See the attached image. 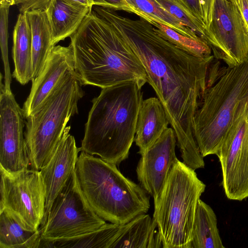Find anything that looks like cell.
Instances as JSON below:
<instances>
[{"instance_id":"16","label":"cell","mask_w":248,"mask_h":248,"mask_svg":"<svg viewBox=\"0 0 248 248\" xmlns=\"http://www.w3.org/2000/svg\"><path fill=\"white\" fill-rule=\"evenodd\" d=\"M92 9L72 0H50L45 11L53 45L70 37Z\"/></svg>"},{"instance_id":"5","label":"cell","mask_w":248,"mask_h":248,"mask_svg":"<svg viewBox=\"0 0 248 248\" xmlns=\"http://www.w3.org/2000/svg\"><path fill=\"white\" fill-rule=\"evenodd\" d=\"M205 185L195 170L178 159L155 198L153 219L164 248H192L197 205Z\"/></svg>"},{"instance_id":"13","label":"cell","mask_w":248,"mask_h":248,"mask_svg":"<svg viewBox=\"0 0 248 248\" xmlns=\"http://www.w3.org/2000/svg\"><path fill=\"white\" fill-rule=\"evenodd\" d=\"M177 143L174 130L168 127L160 137L141 155L136 172L141 186L153 198L161 191L175 162Z\"/></svg>"},{"instance_id":"19","label":"cell","mask_w":248,"mask_h":248,"mask_svg":"<svg viewBox=\"0 0 248 248\" xmlns=\"http://www.w3.org/2000/svg\"><path fill=\"white\" fill-rule=\"evenodd\" d=\"M13 58L14 70L12 76L22 85L33 80L32 35L26 12L20 13L13 31Z\"/></svg>"},{"instance_id":"29","label":"cell","mask_w":248,"mask_h":248,"mask_svg":"<svg viewBox=\"0 0 248 248\" xmlns=\"http://www.w3.org/2000/svg\"><path fill=\"white\" fill-rule=\"evenodd\" d=\"M50 0H15L20 13L31 10H45Z\"/></svg>"},{"instance_id":"2","label":"cell","mask_w":248,"mask_h":248,"mask_svg":"<svg viewBox=\"0 0 248 248\" xmlns=\"http://www.w3.org/2000/svg\"><path fill=\"white\" fill-rule=\"evenodd\" d=\"M70 39L75 70L82 85L103 89L135 81L142 88L147 82L139 58L93 9Z\"/></svg>"},{"instance_id":"17","label":"cell","mask_w":248,"mask_h":248,"mask_svg":"<svg viewBox=\"0 0 248 248\" xmlns=\"http://www.w3.org/2000/svg\"><path fill=\"white\" fill-rule=\"evenodd\" d=\"M169 122L159 99L151 97L143 100L136 124L134 141L140 155L160 137Z\"/></svg>"},{"instance_id":"27","label":"cell","mask_w":248,"mask_h":248,"mask_svg":"<svg viewBox=\"0 0 248 248\" xmlns=\"http://www.w3.org/2000/svg\"><path fill=\"white\" fill-rule=\"evenodd\" d=\"M155 0L184 26L206 41L205 25L193 16L179 0Z\"/></svg>"},{"instance_id":"10","label":"cell","mask_w":248,"mask_h":248,"mask_svg":"<svg viewBox=\"0 0 248 248\" xmlns=\"http://www.w3.org/2000/svg\"><path fill=\"white\" fill-rule=\"evenodd\" d=\"M206 41L215 59L232 67L248 58V28L239 8L228 0H213Z\"/></svg>"},{"instance_id":"11","label":"cell","mask_w":248,"mask_h":248,"mask_svg":"<svg viewBox=\"0 0 248 248\" xmlns=\"http://www.w3.org/2000/svg\"><path fill=\"white\" fill-rule=\"evenodd\" d=\"M216 155L226 197L239 201L248 198V98L239 105Z\"/></svg>"},{"instance_id":"4","label":"cell","mask_w":248,"mask_h":248,"mask_svg":"<svg viewBox=\"0 0 248 248\" xmlns=\"http://www.w3.org/2000/svg\"><path fill=\"white\" fill-rule=\"evenodd\" d=\"M75 174L89 205L105 221L125 224L150 208L146 191L124 176L114 164L81 151Z\"/></svg>"},{"instance_id":"30","label":"cell","mask_w":248,"mask_h":248,"mask_svg":"<svg viewBox=\"0 0 248 248\" xmlns=\"http://www.w3.org/2000/svg\"><path fill=\"white\" fill-rule=\"evenodd\" d=\"M179 0L186 7V8L193 16H194L201 22L204 24L203 14L201 0Z\"/></svg>"},{"instance_id":"7","label":"cell","mask_w":248,"mask_h":248,"mask_svg":"<svg viewBox=\"0 0 248 248\" xmlns=\"http://www.w3.org/2000/svg\"><path fill=\"white\" fill-rule=\"evenodd\" d=\"M77 73L62 81L45 101L25 118L24 137L31 169L39 170L54 153L70 118L78 113L84 93Z\"/></svg>"},{"instance_id":"21","label":"cell","mask_w":248,"mask_h":248,"mask_svg":"<svg viewBox=\"0 0 248 248\" xmlns=\"http://www.w3.org/2000/svg\"><path fill=\"white\" fill-rule=\"evenodd\" d=\"M217 224L212 208L200 199L193 226L192 248H224Z\"/></svg>"},{"instance_id":"34","label":"cell","mask_w":248,"mask_h":248,"mask_svg":"<svg viewBox=\"0 0 248 248\" xmlns=\"http://www.w3.org/2000/svg\"><path fill=\"white\" fill-rule=\"evenodd\" d=\"M229 1L232 2L233 4L236 5L238 8L239 6V0H228Z\"/></svg>"},{"instance_id":"25","label":"cell","mask_w":248,"mask_h":248,"mask_svg":"<svg viewBox=\"0 0 248 248\" xmlns=\"http://www.w3.org/2000/svg\"><path fill=\"white\" fill-rule=\"evenodd\" d=\"M143 19L156 28L171 43L192 55L201 58H206L212 55L211 47L203 39L184 35L153 18L144 17Z\"/></svg>"},{"instance_id":"22","label":"cell","mask_w":248,"mask_h":248,"mask_svg":"<svg viewBox=\"0 0 248 248\" xmlns=\"http://www.w3.org/2000/svg\"><path fill=\"white\" fill-rule=\"evenodd\" d=\"M41 240L40 229L26 230L6 211H0V248H37Z\"/></svg>"},{"instance_id":"8","label":"cell","mask_w":248,"mask_h":248,"mask_svg":"<svg viewBox=\"0 0 248 248\" xmlns=\"http://www.w3.org/2000/svg\"><path fill=\"white\" fill-rule=\"evenodd\" d=\"M106 223L83 195L75 171L42 224L41 238L49 242L71 239L91 232Z\"/></svg>"},{"instance_id":"1","label":"cell","mask_w":248,"mask_h":248,"mask_svg":"<svg viewBox=\"0 0 248 248\" xmlns=\"http://www.w3.org/2000/svg\"><path fill=\"white\" fill-rule=\"evenodd\" d=\"M99 15L141 62L174 130L183 162L195 169L204 162L193 132L195 114L206 89L213 55L196 57L174 45L143 18L133 19L102 7Z\"/></svg>"},{"instance_id":"31","label":"cell","mask_w":248,"mask_h":248,"mask_svg":"<svg viewBox=\"0 0 248 248\" xmlns=\"http://www.w3.org/2000/svg\"><path fill=\"white\" fill-rule=\"evenodd\" d=\"M213 0H201L205 27L210 22Z\"/></svg>"},{"instance_id":"20","label":"cell","mask_w":248,"mask_h":248,"mask_svg":"<svg viewBox=\"0 0 248 248\" xmlns=\"http://www.w3.org/2000/svg\"><path fill=\"white\" fill-rule=\"evenodd\" d=\"M29 21L32 35V64L33 79L43 67L54 46L46 14L43 10L25 12Z\"/></svg>"},{"instance_id":"14","label":"cell","mask_w":248,"mask_h":248,"mask_svg":"<svg viewBox=\"0 0 248 248\" xmlns=\"http://www.w3.org/2000/svg\"><path fill=\"white\" fill-rule=\"evenodd\" d=\"M75 73L71 46H54L40 72L32 80L30 93L22 108L25 118L39 108L62 81Z\"/></svg>"},{"instance_id":"23","label":"cell","mask_w":248,"mask_h":248,"mask_svg":"<svg viewBox=\"0 0 248 248\" xmlns=\"http://www.w3.org/2000/svg\"><path fill=\"white\" fill-rule=\"evenodd\" d=\"M123 224L106 223L98 229L79 236L49 242L50 248H110Z\"/></svg>"},{"instance_id":"24","label":"cell","mask_w":248,"mask_h":248,"mask_svg":"<svg viewBox=\"0 0 248 248\" xmlns=\"http://www.w3.org/2000/svg\"><path fill=\"white\" fill-rule=\"evenodd\" d=\"M139 17H149L179 33L191 38H201L162 7L155 0H125Z\"/></svg>"},{"instance_id":"12","label":"cell","mask_w":248,"mask_h":248,"mask_svg":"<svg viewBox=\"0 0 248 248\" xmlns=\"http://www.w3.org/2000/svg\"><path fill=\"white\" fill-rule=\"evenodd\" d=\"M0 74V169L16 173L29 168L24 128L25 117L12 91L6 90Z\"/></svg>"},{"instance_id":"26","label":"cell","mask_w":248,"mask_h":248,"mask_svg":"<svg viewBox=\"0 0 248 248\" xmlns=\"http://www.w3.org/2000/svg\"><path fill=\"white\" fill-rule=\"evenodd\" d=\"M14 4L15 0H0V45L4 71L3 84L8 91H11L12 77L8 59V17L10 7Z\"/></svg>"},{"instance_id":"32","label":"cell","mask_w":248,"mask_h":248,"mask_svg":"<svg viewBox=\"0 0 248 248\" xmlns=\"http://www.w3.org/2000/svg\"><path fill=\"white\" fill-rule=\"evenodd\" d=\"M238 8L248 28V0H239Z\"/></svg>"},{"instance_id":"9","label":"cell","mask_w":248,"mask_h":248,"mask_svg":"<svg viewBox=\"0 0 248 248\" xmlns=\"http://www.w3.org/2000/svg\"><path fill=\"white\" fill-rule=\"evenodd\" d=\"M0 211H6L26 230L40 229L46 205L40 171L28 168L9 173L0 169Z\"/></svg>"},{"instance_id":"33","label":"cell","mask_w":248,"mask_h":248,"mask_svg":"<svg viewBox=\"0 0 248 248\" xmlns=\"http://www.w3.org/2000/svg\"><path fill=\"white\" fill-rule=\"evenodd\" d=\"M90 8L93 7V0H72Z\"/></svg>"},{"instance_id":"28","label":"cell","mask_w":248,"mask_h":248,"mask_svg":"<svg viewBox=\"0 0 248 248\" xmlns=\"http://www.w3.org/2000/svg\"><path fill=\"white\" fill-rule=\"evenodd\" d=\"M93 6L109 8L115 11L122 10L134 13L125 0H93Z\"/></svg>"},{"instance_id":"18","label":"cell","mask_w":248,"mask_h":248,"mask_svg":"<svg viewBox=\"0 0 248 248\" xmlns=\"http://www.w3.org/2000/svg\"><path fill=\"white\" fill-rule=\"evenodd\" d=\"M157 225L149 215L141 214L123 228L110 248H162Z\"/></svg>"},{"instance_id":"15","label":"cell","mask_w":248,"mask_h":248,"mask_svg":"<svg viewBox=\"0 0 248 248\" xmlns=\"http://www.w3.org/2000/svg\"><path fill=\"white\" fill-rule=\"evenodd\" d=\"M70 128V126H66L51 158L39 170L46 193L43 221L54 201L75 172L78 153L81 152L80 147L77 146L74 137L69 133Z\"/></svg>"},{"instance_id":"3","label":"cell","mask_w":248,"mask_h":248,"mask_svg":"<svg viewBox=\"0 0 248 248\" xmlns=\"http://www.w3.org/2000/svg\"><path fill=\"white\" fill-rule=\"evenodd\" d=\"M141 88L128 81L102 89L92 101L81 151L116 165L127 158L143 101Z\"/></svg>"},{"instance_id":"6","label":"cell","mask_w":248,"mask_h":248,"mask_svg":"<svg viewBox=\"0 0 248 248\" xmlns=\"http://www.w3.org/2000/svg\"><path fill=\"white\" fill-rule=\"evenodd\" d=\"M248 98V58L228 67L213 86L206 88L193 119V132L204 157L216 155L241 103Z\"/></svg>"}]
</instances>
